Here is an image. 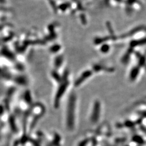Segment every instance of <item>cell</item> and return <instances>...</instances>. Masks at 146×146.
<instances>
[{"instance_id": "obj_1", "label": "cell", "mask_w": 146, "mask_h": 146, "mask_svg": "<svg viewBox=\"0 0 146 146\" xmlns=\"http://www.w3.org/2000/svg\"><path fill=\"white\" fill-rule=\"evenodd\" d=\"M76 97L72 94L69 98L67 114V125L69 130H72L75 124V107Z\"/></svg>"}, {"instance_id": "obj_2", "label": "cell", "mask_w": 146, "mask_h": 146, "mask_svg": "<svg viewBox=\"0 0 146 146\" xmlns=\"http://www.w3.org/2000/svg\"><path fill=\"white\" fill-rule=\"evenodd\" d=\"M66 87H67V85H66L65 84L62 85L60 89L58 90L57 94L56 95V98L55 99V107H57L58 106L59 104V102H60V100L61 99L62 96L63 94L64 93V92L66 89Z\"/></svg>"}]
</instances>
